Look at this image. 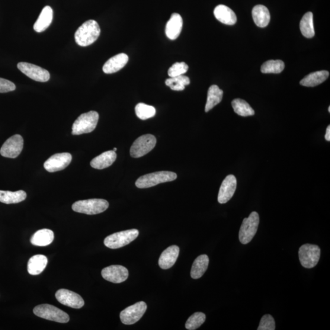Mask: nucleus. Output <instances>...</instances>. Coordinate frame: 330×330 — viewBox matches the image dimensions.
I'll use <instances>...</instances> for the list:
<instances>
[{"label": "nucleus", "mask_w": 330, "mask_h": 330, "mask_svg": "<svg viewBox=\"0 0 330 330\" xmlns=\"http://www.w3.org/2000/svg\"><path fill=\"white\" fill-rule=\"evenodd\" d=\"M101 34V28L97 22L89 20L83 23L75 33L76 43L81 47L90 46Z\"/></svg>", "instance_id": "nucleus-1"}, {"label": "nucleus", "mask_w": 330, "mask_h": 330, "mask_svg": "<svg viewBox=\"0 0 330 330\" xmlns=\"http://www.w3.org/2000/svg\"><path fill=\"white\" fill-rule=\"evenodd\" d=\"M99 119V113L95 111L80 115L73 124L72 134L73 135H79L92 132L97 126Z\"/></svg>", "instance_id": "nucleus-2"}, {"label": "nucleus", "mask_w": 330, "mask_h": 330, "mask_svg": "<svg viewBox=\"0 0 330 330\" xmlns=\"http://www.w3.org/2000/svg\"><path fill=\"white\" fill-rule=\"evenodd\" d=\"M176 179L177 174L175 172L165 171L156 172L141 176L136 181L135 185L139 188H147L174 181Z\"/></svg>", "instance_id": "nucleus-3"}, {"label": "nucleus", "mask_w": 330, "mask_h": 330, "mask_svg": "<svg viewBox=\"0 0 330 330\" xmlns=\"http://www.w3.org/2000/svg\"><path fill=\"white\" fill-rule=\"evenodd\" d=\"M108 207V202L103 199H90L76 201L73 204L72 208L76 212L96 215L104 212Z\"/></svg>", "instance_id": "nucleus-4"}, {"label": "nucleus", "mask_w": 330, "mask_h": 330, "mask_svg": "<svg viewBox=\"0 0 330 330\" xmlns=\"http://www.w3.org/2000/svg\"><path fill=\"white\" fill-rule=\"evenodd\" d=\"M33 313L41 318L59 323H67L70 320L69 316L66 313L51 304H40L34 307Z\"/></svg>", "instance_id": "nucleus-5"}, {"label": "nucleus", "mask_w": 330, "mask_h": 330, "mask_svg": "<svg viewBox=\"0 0 330 330\" xmlns=\"http://www.w3.org/2000/svg\"><path fill=\"white\" fill-rule=\"evenodd\" d=\"M139 235V231L135 229L116 232L107 237L104 240V244L110 249L120 248L129 245Z\"/></svg>", "instance_id": "nucleus-6"}, {"label": "nucleus", "mask_w": 330, "mask_h": 330, "mask_svg": "<svg viewBox=\"0 0 330 330\" xmlns=\"http://www.w3.org/2000/svg\"><path fill=\"white\" fill-rule=\"evenodd\" d=\"M259 224V216L256 211H253L248 218L243 220L239 235L240 242L242 244H248L251 241L257 232Z\"/></svg>", "instance_id": "nucleus-7"}, {"label": "nucleus", "mask_w": 330, "mask_h": 330, "mask_svg": "<svg viewBox=\"0 0 330 330\" xmlns=\"http://www.w3.org/2000/svg\"><path fill=\"white\" fill-rule=\"evenodd\" d=\"M156 143V137L152 134H144L138 138L133 142L130 150V156L133 158H142L151 151Z\"/></svg>", "instance_id": "nucleus-8"}, {"label": "nucleus", "mask_w": 330, "mask_h": 330, "mask_svg": "<svg viewBox=\"0 0 330 330\" xmlns=\"http://www.w3.org/2000/svg\"><path fill=\"white\" fill-rule=\"evenodd\" d=\"M299 256L300 263L303 267L312 268L319 261L320 249L316 245L304 244L300 248Z\"/></svg>", "instance_id": "nucleus-9"}, {"label": "nucleus", "mask_w": 330, "mask_h": 330, "mask_svg": "<svg viewBox=\"0 0 330 330\" xmlns=\"http://www.w3.org/2000/svg\"><path fill=\"white\" fill-rule=\"evenodd\" d=\"M145 302H140L126 307L120 313L121 322L125 325H132L142 318L146 312Z\"/></svg>", "instance_id": "nucleus-10"}, {"label": "nucleus", "mask_w": 330, "mask_h": 330, "mask_svg": "<svg viewBox=\"0 0 330 330\" xmlns=\"http://www.w3.org/2000/svg\"><path fill=\"white\" fill-rule=\"evenodd\" d=\"M23 147V138L20 134H14L3 144L0 153L5 158L15 159L21 154Z\"/></svg>", "instance_id": "nucleus-11"}, {"label": "nucleus", "mask_w": 330, "mask_h": 330, "mask_svg": "<svg viewBox=\"0 0 330 330\" xmlns=\"http://www.w3.org/2000/svg\"><path fill=\"white\" fill-rule=\"evenodd\" d=\"M17 67L22 73L34 81L46 82L50 78V73L48 70L33 64L21 62L18 64Z\"/></svg>", "instance_id": "nucleus-12"}, {"label": "nucleus", "mask_w": 330, "mask_h": 330, "mask_svg": "<svg viewBox=\"0 0 330 330\" xmlns=\"http://www.w3.org/2000/svg\"><path fill=\"white\" fill-rule=\"evenodd\" d=\"M72 159V155L69 153H56L44 163V168L50 172L63 170L69 165Z\"/></svg>", "instance_id": "nucleus-13"}, {"label": "nucleus", "mask_w": 330, "mask_h": 330, "mask_svg": "<svg viewBox=\"0 0 330 330\" xmlns=\"http://www.w3.org/2000/svg\"><path fill=\"white\" fill-rule=\"evenodd\" d=\"M55 297L60 303L72 308L80 309L85 304L82 297L71 290L60 289L56 292Z\"/></svg>", "instance_id": "nucleus-14"}, {"label": "nucleus", "mask_w": 330, "mask_h": 330, "mask_svg": "<svg viewBox=\"0 0 330 330\" xmlns=\"http://www.w3.org/2000/svg\"><path fill=\"white\" fill-rule=\"evenodd\" d=\"M102 276L105 280L113 283H121L129 277V271L124 266L113 265L102 270Z\"/></svg>", "instance_id": "nucleus-15"}, {"label": "nucleus", "mask_w": 330, "mask_h": 330, "mask_svg": "<svg viewBox=\"0 0 330 330\" xmlns=\"http://www.w3.org/2000/svg\"><path fill=\"white\" fill-rule=\"evenodd\" d=\"M237 187V180L235 176L230 174L224 179L220 188L218 201L225 204L234 196Z\"/></svg>", "instance_id": "nucleus-16"}, {"label": "nucleus", "mask_w": 330, "mask_h": 330, "mask_svg": "<svg viewBox=\"0 0 330 330\" xmlns=\"http://www.w3.org/2000/svg\"><path fill=\"white\" fill-rule=\"evenodd\" d=\"M183 27V20L180 14L173 13L166 24L165 33L169 40H175L180 35Z\"/></svg>", "instance_id": "nucleus-17"}, {"label": "nucleus", "mask_w": 330, "mask_h": 330, "mask_svg": "<svg viewBox=\"0 0 330 330\" xmlns=\"http://www.w3.org/2000/svg\"><path fill=\"white\" fill-rule=\"evenodd\" d=\"M179 249L178 246L172 245L166 248L162 253L159 258V265L160 267L166 270L170 268L176 263L179 255Z\"/></svg>", "instance_id": "nucleus-18"}, {"label": "nucleus", "mask_w": 330, "mask_h": 330, "mask_svg": "<svg viewBox=\"0 0 330 330\" xmlns=\"http://www.w3.org/2000/svg\"><path fill=\"white\" fill-rule=\"evenodd\" d=\"M129 62V56L125 53L117 54L105 63L103 66V71L107 74H111L119 71L126 66Z\"/></svg>", "instance_id": "nucleus-19"}, {"label": "nucleus", "mask_w": 330, "mask_h": 330, "mask_svg": "<svg viewBox=\"0 0 330 330\" xmlns=\"http://www.w3.org/2000/svg\"><path fill=\"white\" fill-rule=\"evenodd\" d=\"M214 15L218 21L227 25H233L237 22V17L231 9L225 5L217 6L214 9Z\"/></svg>", "instance_id": "nucleus-20"}, {"label": "nucleus", "mask_w": 330, "mask_h": 330, "mask_svg": "<svg viewBox=\"0 0 330 330\" xmlns=\"http://www.w3.org/2000/svg\"><path fill=\"white\" fill-rule=\"evenodd\" d=\"M117 158L116 152L113 150H108V151L102 153V154L93 159L90 165L93 168L103 169L113 165Z\"/></svg>", "instance_id": "nucleus-21"}, {"label": "nucleus", "mask_w": 330, "mask_h": 330, "mask_svg": "<svg viewBox=\"0 0 330 330\" xmlns=\"http://www.w3.org/2000/svg\"><path fill=\"white\" fill-rule=\"evenodd\" d=\"M53 9L49 6L44 7L34 25V30L37 33H41L47 30L53 21Z\"/></svg>", "instance_id": "nucleus-22"}, {"label": "nucleus", "mask_w": 330, "mask_h": 330, "mask_svg": "<svg viewBox=\"0 0 330 330\" xmlns=\"http://www.w3.org/2000/svg\"><path fill=\"white\" fill-rule=\"evenodd\" d=\"M253 21L258 27L264 28L270 21V14L268 9L263 5H257L253 9Z\"/></svg>", "instance_id": "nucleus-23"}, {"label": "nucleus", "mask_w": 330, "mask_h": 330, "mask_svg": "<svg viewBox=\"0 0 330 330\" xmlns=\"http://www.w3.org/2000/svg\"><path fill=\"white\" fill-rule=\"evenodd\" d=\"M48 259L46 256L37 255L30 259L28 262V273L31 275H40L47 267Z\"/></svg>", "instance_id": "nucleus-24"}, {"label": "nucleus", "mask_w": 330, "mask_h": 330, "mask_svg": "<svg viewBox=\"0 0 330 330\" xmlns=\"http://www.w3.org/2000/svg\"><path fill=\"white\" fill-rule=\"evenodd\" d=\"M54 240V233L52 230L43 229L37 230L32 236L30 242L32 245L46 246L51 244Z\"/></svg>", "instance_id": "nucleus-25"}, {"label": "nucleus", "mask_w": 330, "mask_h": 330, "mask_svg": "<svg viewBox=\"0 0 330 330\" xmlns=\"http://www.w3.org/2000/svg\"><path fill=\"white\" fill-rule=\"evenodd\" d=\"M329 75V72L326 70L310 73L301 80L300 84L306 87H315L324 82L328 78Z\"/></svg>", "instance_id": "nucleus-26"}, {"label": "nucleus", "mask_w": 330, "mask_h": 330, "mask_svg": "<svg viewBox=\"0 0 330 330\" xmlns=\"http://www.w3.org/2000/svg\"><path fill=\"white\" fill-rule=\"evenodd\" d=\"M209 259L206 255H203L195 259L191 270V277L193 279L200 278L203 276L209 266Z\"/></svg>", "instance_id": "nucleus-27"}, {"label": "nucleus", "mask_w": 330, "mask_h": 330, "mask_svg": "<svg viewBox=\"0 0 330 330\" xmlns=\"http://www.w3.org/2000/svg\"><path fill=\"white\" fill-rule=\"evenodd\" d=\"M223 91L217 85H211L207 92V99L205 111H209L222 101Z\"/></svg>", "instance_id": "nucleus-28"}, {"label": "nucleus", "mask_w": 330, "mask_h": 330, "mask_svg": "<svg viewBox=\"0 0 330 330\" xmlns=\"http://www.w3.org/2000/svg\"><path fill=\"white\" fill-rule=\"evenodd\" d=\"M26 192L23 190L12 192L0 190V202L6 204H17L27 198Z\"/></svg>", "instance_id": "nucleus-29"}, {"label": "nucleus", "mask_w": 330, "mask_h": 330, "mask_svg": "<svg viewBox=\"0 0 330 330\" xmlns=\"http://www.w3.org/2000/svg\"><path fill=\"white\" fill-rule=\"evenodd\" d=\"M300 31L304 37L312 38L315 36L314 28L313 14L312 12H307L303 16L300 24Z\"/></svg>", "instance_id": "nucleus-30"}, {"label": "nucleus", "mask_w": 330, "mask_h": 330, "mask_svg": "<svg viewBox=\"0 0 330 330\" xmlns=\"http://www.w3.org/2000/svg\"><path fill=\"white\" fill-rule=\"evenodd\" d=\"M232 106L235 113L239 116L246 117L255 114V110L247 102L242 99H236L232 102Z\"/></svg>", "instance_id": "nucleus-31"}, {"label": "nucleus", "mask_w": 330, "mask_h": 330, "mask_svg": "<svg viewBox=\"0 0 330 330\" xmlns=\"http://www.w3.org/2000/svg\"><path fill=\"white\" fill-rule=\"evenodd\" d=\"M190 80L187 76L184 75L174 76L166 79L165 84L170 88L173 91H183L185 86L190 85Z\"/></svg>", "instance_id": "nucleus-32"}, {"label": "nucleus", "mask_w": 330, "mask_h": 330, "mask_svg": "<svg viewBox=\"0 0 330 330\" xmlns=\"http://www.w3.org/2000/svg\"><path fill=\"white\" fill-rule=\"evenodd\" d=\"M135 113L140 120H146L155 116L156 110L153 106L139 103L136 105Z\"/></svg>", "instance_id": "nucleus-33"}, {"label": "nucleus", "mask_w": 330, "mask_h": 330, "mask_svg": "<svg viewBox=\"0 0 330 330\" xmlns=\"http://www.w3.org/2000/svg\"><path fill=\"white\" fill-rule=\"evenodd\" d=\"M284 63L281 60H269L261 66V72L264 73H280L284 70Z\"/></svg>", "instance_id": "nucleus-34"}, {"label": "nucleus", "mask_w": 330, "mask_h": 330, "mask_svg": "<svg viewBox=\"0 0 330 330\" xmlns=\"http://www.w3.org/2000/svg\"><path fill=\"white\" fill-rule=\"evenodd\" d=\"M206 317L204 313H195L191 315L185 323V328L189 330L197 329L206 321Z\"/></svg>", "instance_id": "nucleus-35"}, {"label": "nucleus", "mask_w": 330, "mask_h": 330, "mask_svg": "<svg viewBox=\"0 0 330 330\" xmlns=\"http://www.w3.org/2000/svg\"><path fill=\"white\" fill-rule=\"evenodd\" d=\"M188 69V66L185 63H176L168 69V75L170 77H174V76L184 75L187 72Z\"/></svg>", "instance_id": "nucleus-36"}, {"label": "nucleus", "mask_w": 330, "mask_h": 330, "mask_svg": "<svg viewBox=\"0 0 330 330\" xmlns=\"http://www.w3.org/2000/svg\"><path fill=\"white\" fill-rule=\"evenodd\" d=\"M275 320L270 315H266L262 317L260 324H259L258 330H275Z\"/></svg>", "instance_id": "nucleus-37"}, {"label": "nucleus", "mask_w": 330, "mask_h": 330, "mask_svg": "<svg viewBox=\"0 0 330 330\" xmlns=\"http://www.w3.org/2000/svg\"><path fill=\"white\" fill-rule=\"evenodd\" d=\"M15 88L14 83L9 81V80L0 78V93L13 91Z\"/></svg>", "instance_id": "nucleus-38"}, {"label": "nucleus", "mask_w": 330, "mask_h": 330, "mask_svg": "<svg viewBox=\"0 0 330 330\" xmlns=\"http://www.w3.org/2000/svg\"><path fill=\"white\" fill-rule=\"evenodd\" d=\"M325 138L326 141H328V142H329L330 141V126H328V127L326 128Z\"/></svg>", "instance_id": "nucleus-39"}, {"label": "nucleus", "mask_w": 330, "mask_h": 330, "mask_svg": "<svg viewBox=\"0 0 330 330\" xmlns=\"http://www.w3.org/2000/svg\"><path fill=\"white\" fill-rule=\"evenodd\" d=\"M117 148H116V147H114V148L113 149V151L115 152V151H117Z\"/></svg>", "instance_id": "nucleus-40"}, {"label": "nucleus", "mask_w": 330, "mask_h": 330, "mask_svg": "<svg viewBox=\"0 0 330 330\" xmlns=\"http://www.w3.org/2000/svg\"><path fill=\"white\" fill-rule=\"evenodd\" d=\"M328 112H329H329H330V107H329V108H328Z\"/></svg>", "instance_id": "nucleus-41"}]
</instances>
